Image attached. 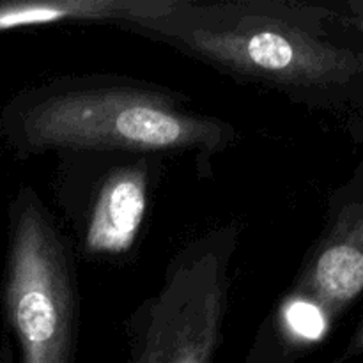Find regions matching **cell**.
<instances>
[{"mask_svg":"<svg viewBox=\"0 0 363 363\" xmlns=\"http://www.w3.org/2000/svg\"><path fill=\"white\" fill-rule=\"evenodd\" d=\"M328 7L296 0H176L123 30L176 50L245 85L325 105L363 80V53L333 41Z\"/></svg>","mask_w":363,"mask_h":363,"instance_id":"2","label":"cell"},{"mask_svg":"<svg viewBox=\"0 0 363 363\" xmlns=\"http://www.w3.org/2000/svg\"><path fill=\"white\" fill-rule=\"evenodd\" d=\"M354 7V13L350 14V16L342 18L347 25L354 27L357 30L363 32V6H353Z\"/></svg>","mask_w":363,"mask_h":363,"instance_id":"8","label":"cell"},{"mask_svg":"<svg viewBox=\"0 0 363 363\" xmlns=\"http://www.w3.org/2000/svg\"><path fill=\"white\" fill-rule=\"evenodd\" d=\"M57 158L52 190L77 255L106 264L135 257L167 158L131 152Z\"/></svg>","mask_w":363,"mask_h":363,"instance_id":"5","label":"cell"},{"mask_svg":"<svg viewBox=\"0 0 363 363\" xmlns=\"http://www.w3.org/2000/svg\"><path fill=\"white\" fill-rule=\"evenodd\" d=\"M0 137L21 160L71 152L195 156L238 144L236 126L190 106L174 89L119 74L59 77L18 91L0 112Z\"/></svg>","mask_w":363,"mask_h":363,"instance_id":"1","label":"cell"},{"mask_svg":"<svg viewBox=\"0 0 363 363\" xmlns=\"http://www.w3.org/2000/svg\"><path fill=\"white\" fill-rule=\"evenodd\" d=\"M176 0H18L0 2V32L60 23H128L155 18Z\"/></svg>","mask_w":363,"mask_h":363,"instance_id":"6","label":"cell"},{"mask_svg":"<svg viewBox=\"0 0 363 363\" xmlns=\"http://www.w3.org/2000/svg\"><path fill=\"white\" fill-rule=\"evenodd\" d=\"M241 227L225 223L174 254L158 291L128 318V363H213L223 340Z\"/></svg>","mask_w":363,"mask_h":363,"instance_id":"4","label":"cell"},{"mask_svg":"<svg viewBox=\"0 0 363 363\" xmlns=\"http://www.w3.org/2000/svg\"><path fill=\"white\" fill-rule=\"evenodd\" d=\"M363 353V323L360 325V328L354 332V335L351 337V342L347 346L346 357H354V354H362Z\"/></svg>","mask_w":363,"mask_h":363,"instance_id":"7","label":"cell"},{"mask_svg":"<svg viewBox=\"0 0 363 363\" xmlns=\"http://www.w3.org/2000/svg\"><path fill=\"white\" fill-rule=\"evenodd\" d=\"M77 252L38 191L20 186L7 213L2 311L20 363H77Z\"/></svg>","mask_w":363,"mask_h":363,"instance_id":"3","label":"cell"}]
</instances>
